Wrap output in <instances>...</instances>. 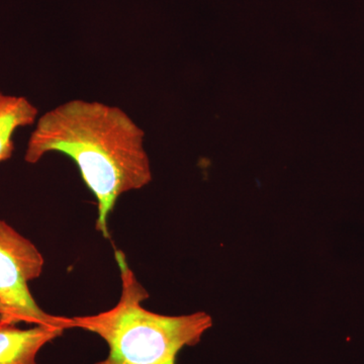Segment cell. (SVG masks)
Wrapping results in <instances>:
<instances>
[{
    "instance_id": "1",
    "label": "cell",
    "mask_w": 364,
    "mask_h": 364,
    "mask_svg": "<svg viewBox=\"0 0 364 364\" xmlns=\"http://www.w3.org/2000/svg\"><path fill=\"white\" fill-rule=\"evenodd\" d=\"M144 138L142 129L121 107L72 100L37 119L25 161L36 164L54 152L71 158L97 200V230L107 238L117 200L152 181Z\"/></svg>"
},
{
    "instance_id": "2",
    "label": "cell",
    "mask_w": 364,
    "mask_h": 364,
    "mask_svg": "<svg viewBox=\"0 0 364 364\" xmlns=\"http://www.w3.org/2000/svg\"><path fill=\"white\" fill-rule=\"evenodd\" d=\"M121 277L117 305L97 315L71 318V329L95 333L109 346V355L95 364H177L179 352L200 343L213 326L205 312L166 316L144 308L149 294L139 282L123 251H116Z\"/></svg>"
},
{
    "instance_id": "3",
    "label": "cell",
    "mask_w": 364,
    "mask_h": 364,
    "mask_svg": "<svg viewBox=\"0 0 364 364\" xmlns=\"http://www.w3.org/2000/svg\"><path fill=\"white\" fill-rule=\"evenodd\" d=\"M44 264L35 244L0 220V301L4 306L0 321L71 329L70 318L46 313L31 293L28 284L39 279Z\"/></svg>"
},
{
    "instance_id": "4",
    "label": "cell",
    "mask_w": 364,
    "mask_h": 364,
    "mask_svg": "<svg viewBox=\"0 0 364 364\" xmlns=\"http://www.w3.org/2000/svg\"><path fill=\"white\" fill-rule=\"evenodd\" d=\"M0 322V364H38L41 349L65 331L46 325L18 329L16 325Z\"/></svg>"
},
{
    "instance_id": "5",
    "label": "cell",
    "mask_w": 364,
    "mask_h": 364,
    "mask_svg": "<svg viewBox=\"0 0 364 364\" xmlns=\"http://www.w3.org/2000/svg\"><path fill=\"white\" fill-rule=\"evenodd\" d=\"M37 107L25 97L4 95L0 91V162L13 156L14 135L38 119Z\"/></svg>"
},
{
    "instance_id": "6",
    "label": "cell",
    "mask_w": 364,
    "mask_h": 364,
    "mask_svg": "<svg viewBox=\"0 0 364 364\" xmlns=\"http://www.w3.org/2000/svg\"><path fill=\"white\" fill-rule=\"evenodd\" d=\"M2 314H4V306H2L1 301H0V318H1Z\"/></svg>"
},
{
    "instance_id": "7",
    "label": "cell",
    "mask_w": 364,
    "mask_h": 364,
    "mask_svg": "<svg viewBox=\"0 0 364 364\" xmlns=\"http://www.w3.org/2000/svg\"><path fill=\"white\" fill-rule=\"evenodd\" d=\"M0 324H1V322H0Z\"/></svg>"
}]
</instances>
